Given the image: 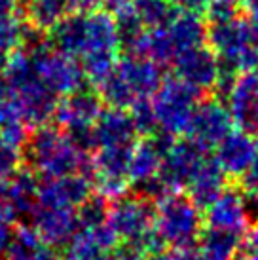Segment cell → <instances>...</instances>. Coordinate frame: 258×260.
Here are the masks:
<instances>
[{"instance_id": "6da1fadb", "label": "cell", "mask_w": 258, "mask_h": 260, "mask_svg": "<svg viewBox=\"0 0 258 260\" xmlns=\"http://www.w3.org/2000/svg\"><path fill=\"white\" fill-rule=\"evenodd\" d=\"M84 145L61 127L50 123L35 127L25 145V156L30 169L44 179L84 173L89 167V154Z\"/></svg>"}, {"instance_id": "7a4b0ae2", "label": "cell", "mask_w": 258, "mask_h": 260, "mask_svg": "<svg viewBox=\"0 0 258 260\" xmlns=\"http://www.w3.org/2000/svg\"><path fill=\"white\" fill-rule=\"evenodd\" d=\"M164 80L162 67L144 55L125 53L118 57L114 71L99 86V97L107 107L125 109L139 99H150Z\"/></svg>"}, {"instance_id": "3957f363", "label": "cell", "mask_w": 258, "mask_h": 260, "mask_svg": "<svg viewBox=\"0 0 258 260\" xmlns=\"http://www.w3.org/2000/svg\"><path fill=\"white\" fill-rule=\"evenodd\" d=\"M203 232V213L182 192H164L154 205V234L162 247L175 251L194 247Z\"/></svg>"}, {"instance_id": "277c9868", "label": "cell", "mask_w": 258, "mask_h": 260, "mask_svg": "<svg viewBox=\"0 0 258 260\" xmlns=\"http://www.w3.org/2000/svg\"><path fill=\"white\" fill-rule=\"evenodd\" d=\"M120 51L122 38L112 14L101 8L86 12V46L80 57L86 80L101 84L114 71Z\"/></svg>"}, {"instance_id": "5b68a950", "label": "cell", "mask_w": 258, "mask_h": 260, "mask_svg": "<svg viewBox=\"0 0 258 260\" xmlns=\"http://www.w3.org/2000/svg\"><path fill=\"white\" fill-rule=\"evenodd\" d=\"M107 224L118 241L143 245L148 254L158 253L162 243L154 234V205L146 196H122L107 207Z\"/></svg>"}, {"instance_id": "8992f818", "label": "cell", "mask_w": 258, "mask_h": 260, "mask_svg": "<svg viewBox=\"0 0 258 260\" xmlns=\"http://www.w3.org/2000/svg\"><path fill=\"white\" fill-rule=\"evenodd\" d=\"M201 93L179 76H165L150 97L156 131L171 139L186 137L188 125Z\"/></svg>"}, {"instance_id": "52a82bcc", "label": "cell", "mask_w": 258, "mask_h": 260, "mask_svg": "<svg viewBox=\"0 0 258 260\" xmlns=\"http://www.w3.org/2000/svg\"><path fill=\"white\" fill-rule=\"evenodd\" d=\"M29 53L38 80L50 87L57 97H64L84 87L86 76L78 59L64 55L51 48L50 42L42 40H35L33 46H29Z\"/></svg>"}, {"instance_id": "ba28073f", "label": "cell", "mask_w": 258, "mask_h": 260, "mask_svg": "<svg viewBox=\"0 0 258 260\" xmlns=\"http://www.w3.org/2000/svg\"><path fill=\"white\" fill-rule=\"evenodd\" d=\"M103 110V101L97 91L80 87L72 93L64 95L57 101L53 120L63 131L84 145L89 150L91 141H89V131L93 127L95 120L99 118Z\"/></svg>"}, {"instance_id": "9c48e42d", "label": "cell", "mask_w": 258, "mask_h": 260, "mask_svg": "<svg viewBox=\"0 0 258 260\" xmlns=\"http://www.w3.org/2000/svg\"><path fill=\"white\" fill-rule=\"evenodd\" d=\"M131 146H99L89 158V169L95 179L93 186L101 200L114 202L127 194V167Z\"/></svg>"}, {"instance_id": "30bf717a", "label": "cell", "mask_w": 258, "mask_h": 260, "mask_svg": "<svg viewBox=\"0 0 258 260\" xmlns=\"http://www.w3.org/2000/svg\"><path fill=\"white\" fill-rule=\"evenodd\" d=\"M205 158H207V150L196 145L192 139H171L164 152V161H162L158 177L162 194L180 192L182 188H186L192 175Z\"/></svg>"}, {"instance_id": "8fae6325", "label": "cell", "mask_w": 258, "mask_h": 260, "mask_svg": "<svg viewBox=\"0 0 258 260\" xmlns=\"http://www.w3.org/2000/svg\"><path fill=\"white\" fill-rule=\"evenodd\" d=\"M169 141L171 137L159 133L158 137L148 135L141 141H135V145L131 146L127 167L129 184L143 188L146 198H158L162 194L158 177L164 161V152Z\"/></svg>"}, {"instance_id": "7c38bea8", "label": "cell", "mask_w": 258, "mask_h": 260, "mask_svg": "<svg viewBox=\"0 0 258 260\" xmlns=\"http://www.w3.org/2000/svg\"><path fill=\"white\" fill-rule=\"evenodd\" d=\"M230 131H234V120L226 103L220 99L198 101L186 131L188 139H192L203 150H213Z\"/></svg>"}, {"instance_id": "4fadbf2b", "label": "cell", "mask_w": 258, "mask_h": 260, "mask_svg": "<svg viewBox=\"0 0 258 260\" xmlns=\"http://www.w3.org/2000/svg\"><path fill=\"white\" fill-rule=\"evenodd\" d=\"M175 76L184 80L186 84L198 89L200 93H209L218 89L222 78V67L215 55V51L209 46H198L188 51H182L179 57L173 61Z\"/></svg>"}, {"instance_id": "5bb4252c", "label": "cell", "mask_w": 258, "mask_h": 260, "mask_svg": "<svg viewBox=\"0 0 258 260\" xmlns=\"http://www.w3.org/2000/svg\"><path fill=\"white\" fill-rule=\"evenodd\" d=\"M251 209L243 192L234 188H224L213 202L205 207L203 224L213 230L232 232L245 236L251 224Z\"/></svg>"}, {"instance_id": "9a60e30c", "label": "cell", "mask_w": 258, "mask_h": 260, "mask_svg": "<svg viewBox=\"0 0 258 260\" xmlns=\"http://www.w3.org/2000/svg\"><path fill=\"white\" fill-rule=\"evenodd\" d=\"M224 93L234 125L247 133H258V73L236 74Z\"/></svg>"}, {"instance_id": "2e32d148", "label": "cell", "mask_w": 258, "mask_h": 260, "mask_svg": "<svg viewBox=\"0 0 258 260\" xmlns=\"http://www.w3.org/2000/svg\"><path fill=\"white\" fill-rule=\"evenodd\" d=\"M19 116L27 127H40L53 120L59 97L42 84L38 76H30L23 84L12 87Z\"/></svg>"}, {"instance_id": "e0dca14e", "label": "cell", "mask_w": 258, "mask_h": 260, "mask_svg": "<svg viewBox=\"0 0 258 260\" xmlns=\"http://www.w3.org/2000/svg\"><path fill=\"white\" fill-rule=\"evenodd\" d=\"M30 226L36 236L51 249L63 247L80 228L78 213L69 207L36 205L30 213Z\"/></svg>"}, {"instance_id": "ac0fdd59", "label": "cell", "mask_w": 258, "mask_h": 260, "mask_svg": "<svg viewBox=\"0 0 258 260\" xmlns=\"http://www.w3.org/2000/svg\"><path fill=\"white\" fill-rule=\"evenodd\" d=\"M91 186H93L91 179L86 173H72L44 179L38 186V205L78 209L91 196Z\"/></svg>"}, {"instance_id": "d6986e66", "label": "cell", "mask_w": 258, "mask_h": 260, "mask_svg": "<svg viewBox=\"0 0 258 260\" xmlns=\"http://www.w3.org/2000/svg\"><path fill=\"white\" fill-rule=\"evenodd\" d=\"M205 42L215 51V55L220 61V67H224L228 65L239 51L245 50L249 44L256 42V40L252 38L247 19H243L241 15H236L232 19L211 23L207 29Z\"/></svg>"}, {"instance_id": "ffe728a7", "label": "cell", "mask_w": 258, "mask_h": 260, "mask_svg": "<svg viewBox=\"0 0 258 260\" xmlns=\"http://www.w3.org/2000/svg\"><path fill=\"white\" fill-rule=\"evenodd\" d=\"M135 123L131 120L129 110L125 109H107L101 110L89 131V141L93 148L99 146H131L137 141Z\"/></svg>"}, {"instance_id": "44dd1931", "label": "cell", "mask_w": 258, "mask_h": 260, "mask_svg": "<svg viewBox=\"0 0 258 260\" xmlns=\"http://www.w3.org/2000/svg\"><path fill=\"white\" fill-rule=\"evenodd\" d=\"M118 245V239L107 222L97 226H80L63 245L61 260H101V256Z\"/></svg>"}, {"instance_id": "7402d4cb", "label": "cell", "mask_w": 258, "mask_h": 260, "mask_svg": "<svg viewBox=\"0 0 258 260\" xmlns=\"http://www.w3.org/2000/svg\"><path fill=\"white\" fill-rule=\"evenodd\" d=\"M256 156V141L247 131H230L215 146V161L226 177L239 179Z\"/></svg>"}, {"instance_id": "603a6c76", "label": "cell", "mask_w": 258, "mask_h": 260, "mask_svg": "<svg viewBox=\"0 0 258 260\" xmlns=\"http://www.w3.org/2000/svg\"><path fill=\"white\" fill-rule=\"evenodd\" d=\"M164 30L175 51V59L182 51L203 46L207 38V27L203 25L200 15L184 14V12H175L171 19L164 25Z\"/></svg>"}, {"instance_id": "cb8c5ba5", "label": "cell", "mask_w": 258, "mask_h": 260, "mask_svg": "<svg viewBox=\"0 0 258 260\" xmlns=\"http://www.w3.org/2000/svg\"><path fill=\"white\" fill-rule=\"evenodd\" d=\"M50 46L57 51L80 59L86 46V12H71L48 32Z\"/></svg>"}, {"instance_id": "d4e9b609", "label": "cell", "mask_w": 258, "mask_h": 260, "mask_svg": "<svg viewBox=\"0 0 258 260\" xmlns=\"http://www.w3.org/2000/svg\"><path fill=\"white\" fill-rule=\"evenodd\" d=\"M188 196L200 207H207L216 196L226 188V173L215 161V158H205L201 166L196 169L188 182Z\"/></svg>"}, {"instance_id": "484cf974", "label": "cell", "mask_w": 258, "mask_h": 260, "mask_svg": "<svg viewBox=\"0 0 258 260\" xmlns=\"http://www.w3.org/2000/svg\"><path fill=\"white\" fill-rule=\"evenodd\" d=\"M40 181L33 169H19L4 181V196L17 215H30L38 205Z\"/></svg>"}, {"instance_id": "4316f807", "label": "cell", "mask_w": 258, "mask_h": 260, "mask_svg": "<svg viewBox=\"0 0 258 260\" xmlns=\"http://www.w3.org/2000/svg\"><path fill=\"white\" fill-rule=\"evenodd\" d=\"M4 260H61L36 236L33 226H17L4 251Z\"/></svg>"}, {"instance_id": "83f0119b", "label": "cell", "mask_w": 258, "mask_h": 260, "mask_svg": "<svg viewBox=\"0 0 258 260\" xmlns=\"http://www.w3.org/2000/svg\"><path fill=\"white\" fill-rule=\"evenodd\" d=\"M71 12V0H27L25 23L33 32L44 35V32H50Z\"/></svg>"}, {"instance_id": "f1b7e54d", "label": "cell", "mask_w": 258, "mask_h": 260, "mask_svg": "<svg viewBox=\"0 0 258 260\" xmlns=\"http://www.w3.org/2000/svg\"><path fill=\"white\" fill-rule=\"evenodd\" d=\"M241 241H243V236L239 234L207 228L201 232L198 239L200 243L198 251L203 260H236L241 249Z\"/></svg>"}, {"instance_id": "f546056e", "label": "cell", "mask_w": 258, "mask_h": 260, "mask_svg": "<svg viewBox=\"0 0 258 260\" xmlns=\"http://www.w3.org/2000/svg\"><path fill=\"white\" fill-rule=\"evenodd\" d=\"M133 6L146 29L162 27L177 12L171 0H133Z\"/></svg>"}, {"instance_id": "4dcf8cb0", "label": "cell", "mask_w": 258, "mask_h": 260, "mask_svg": "<svg viewBox=\"0 0 258 260\" xmlns=\"http://www.w3.org/2000/svg\"><path fill=\"white\" fill-rule=\"evenodd\" d=\"M129 114L131 120L135 123L137 133L141 135H152L156 131V118H154V110H152L150 99H139L129 107Z\"/></svg>"}, {"instance_id": "1f68e13d", "label": "cell", "mask_w": 258, "mask_h": 260, "mask_svg": "<svg viewBox=\"0 0 258 260\" xmlns=\"http://www.w3.org/2000/svg\"><path fill=\"white\" fill-rule=\"evenodd\" d=\"M23 158H25V148L12 143H6L0 139V179L6 181L15 171L21 169Z\"/></svg>"}, {"instance_id": "d6a6232c", "label": "cell", "mask_w": 258, "mask_h": 260, "mask_svg": "<svg viewBox=\"0 0 258 260\" xmlns=\"http://www.w3.org/2000/svg\"><path fill=\"white\" fill-rule=\"evenodd\" d=\"M241 188H243V194L249 202V209L251 215H258V141H256V156L251 161V166L247 167L241 177Z\"/></svg>"}, {"instance_id": "836d02e7", "label": "cell", "mask_w": 258, "mask_h": 260, "mask_svg": "<svg viewBox=\"0 0 258 260\" xmlns=\"http://www.w3.org/2000/svg\"><path fill=\"white\" fill-rule=\"evenodd\" d=\"M205 15L211 23L232 19V17L239 15V0H211Z\"/></svg>"}, {"instance_id": "e575fe53", "label": "cell", "mask_w": 258, "mask_h": 260, "mask_svg": "<svg viewBox=\"0 0 258 260\" xmlns=\"http://www.w3.org/2000/svg\"><path fill=\"white\" fill-rule=\"evenodd\" d=\"M148 256V251L143 245L137 243H122L110 249L108 253L101 256V260H144Z\"/></svg>"}, {"instance_id": "d590c367", "label": "cell", "mask_w": 258, "mask_h": 260, "mask_svg": "<svg viewBox=\"0 0 258 260\" xmlns=\"http://www.w3.org/2000/svg\"><path fill=\"white\" fill-rule=\"evenodd\" d=\"M171 2L177 12L200 15V17L207 14V8L211 4V0H171Z\"/></svg>"}, {"instance_id": "8d00e7d4", "label": "cell", "mask_w": 258, "mask_h": 260, "mask_svg": "<svg viewBox=\"0 0 258 260\" xmlns=\"http://www.w3.org/2000/svg\"><path fill=\"white\" fill-rule=\"evenodd\" d=\"M19 217L15 209L12 207V203L6 200V196H4V182L0 184V226H14L15 218Z\"/></svg>"}, {"instance_id": "74e56055", "label": "cell", "mask_w": 258, "mask_h": 260, "mask_svg": "<svg viewBox=\"0 0 258 260\" xmlns=\"http://www.w3.org/2000/svg\"><path fill=\"white\" fill-rule=\"evenodd\" d=\"M245 249L251 260H258V222L252 226L251 230H247L245 238Z\"/></svg>"}, {"instance_id": "f35d334b", "label": "cell", "mask_w": 258, "mask_h": 260, "mask_svg": "<svg viewBox=\"0 0 258 260\" xmlns=\"http://www.w3.org/2000/svg\"><path fill=\"white\" fill-rule=\"evenodd\" d=\"M171 260H203L198 249L194 247H186V249H179L171 254Z\"/></svg>"}, {"instance_id": "ab89813d", "label": "cell", "mask_w": 258, "mask_h": 260, "mask_svg": "<svg viewBox=\"0 0 258 260\" xmlns=\"http://www.w3.org/2000/svg\"><path fill=\"white\" fill-rule=\"evenodd\" d=\"M247 25H249V29H251L252 38L258 42V8L249 10V19H247Z\"/></svg>"}, {"instance_id": "60d3db41", "label": "cell", "mask_w": 258, "mask_h": 260, "mask_svg": "<svg viewBox=\"0 0 258 260\" xmlns=\"http://www.w3.org/2000/svg\"><path fill=\"white\" fill-rule=\"evenodd\" d=\"M12 232H14V226H0V254H4L8 243L12 239Z\"/></svg>"}, {"instance_id": "b9f144b4", "label": "cell", "mask_w": 258, "mask_h": 260, "mask_svg": "<svg viewBox=\"0 0 258 260\" xmlns=\"http://www.w3.org/2000/svg\"><path fill=\"white\" fill-rule=\"evenodd\" d=\"M144 260H171V254H165V253H162V251H158V253L148 254Z\"/></svg>"}, {"instance_id": "7bdbcfd3", "label": "cell", "mask_w": 258, "mask_h": 260, "mask_svg": "<svg viewBox=\"0 0 258 260\" xmlns=\"http://www.w3.org/2000/svg\"><path fill=\"white\" fill-rule=\"evenodd\" d=\"M239 2H241V4H245L249 10H252V8H258V0H239Z\"/></svg>"}, {"instance_id": "ee69618b", "label": "cell", "mask_w": 258, "mask_h": 260, "mask_svg": "<svg viewBox=\"0 0 258 260\" xmlns=\"http://www.w3.org/2000/svg\"><path fill=\"white\" fill-rule=\"evenodd\" d=\"M236 260H251V258H249V256H247V258H236Z\"/></svg>"}, {"instance_id": "f6af8a7d", "label": "cell", "mask_w": 258, "mask_h": 260, "mask_svg": "<svg viewBox=\"0 0 258 260\" xmlns=\"http://www.w3.org/2000/svg\"><path fill=\"white\" fill-rule=\"evenodd\" d=\"M2 182H4V181H2V179H0V184H2Z\"/></svg>"}, {"instance_id": "bcb514c9", "label": "cell", "mask_w": 258, "mask_h": 260, "mask_svg": "<svg viewBox=\"0 0 258 260\" xmlns=\"http://www.w3.org/2000/svg\"><path fill=\"white\" fill-rule=\"evenodd\" d=\"M107 2H112V0H107Z\"/></svg>"}]
</instances>
